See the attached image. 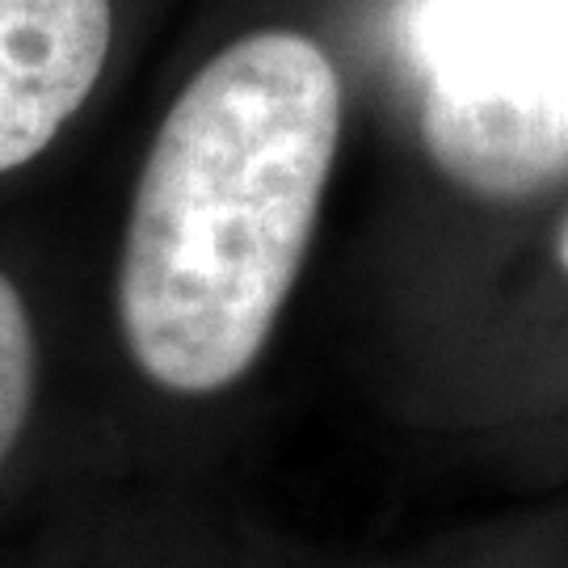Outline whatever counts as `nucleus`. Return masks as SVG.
I'll return each instance as SVG.
<instances>
[{
	"instance_id": "20e7f679",
	"label": "nucleus",
	"mask_w": 568,
	"mask_h": 568,
	"mask_svg": "<svg viewBox=\"0 0 568 568\" xmlns=\"http://www.w3.org/2000/svg\"><path fill=\"white\" fill-rule=\"evenodd\" d=\"M42 349L39 328L18 283L0 270V476L13 464L39 405Z\"/></svg>"
},
{
	"instance_id": "f257e3e1",
	"label": "nucleus",
	"mask_w": 568,
	"mask_h": 568,
	"mask_svg": "<svg viewBox=\"0 0 568 568\" xmlns=\"http://www.w3.org/2000/svg\"><path fill=\"white\" fill-rule=\"evenodd\" d=\"M342 140L325 51L262 30L206 63L143 164L114 316L148 384L220 396L257 366L300 278Z\"/></svg>"
},
{
	"instance_id": "39448f33",
	"label": "nucleus",
	"mask_w": 568,
	"mask_h": 568,
	"mask_svg": "<svg viewBox=\"0 0 568 568\" xmlns=\"http://www.w3.org/2000/svg\"><path fill=\"white\" fill-rule=\"evenodd\" d=\"M556 257H560V270L568 274V220H565V227H560V241H556Z\"/></svg>"
},
{
	"instance_id": "f03ea898",
	"label": "nucleus",
	"mask_w": 568,
	"mask_h": 568,
	"mask_svg": "<svg viewBox=\"0 0 568 568\" xmlns=\"http://www.w3.org/2000/svg\"><path fill=\"white\" fill-rule=\"evenodd\" d=\"M405 51L450 182L518 199L568 173V0H413Z\"/></svg>"
},
{
	"instance_id": "7ed1b4c3",
	"label": "nucleus",
	"mask_w": 568,
	"mask_h": 568,
	"mask_svg": "<svg viewBox=\"0 0 568 568\" xmlns=\"http://www.w3.org/2000/svg\"><path fill=\"white\" fill-rule=\"evenodd\" d=\"M110 39V0H0V173L30 164L77 119Z\"/></svg>"
}]
</instances>
